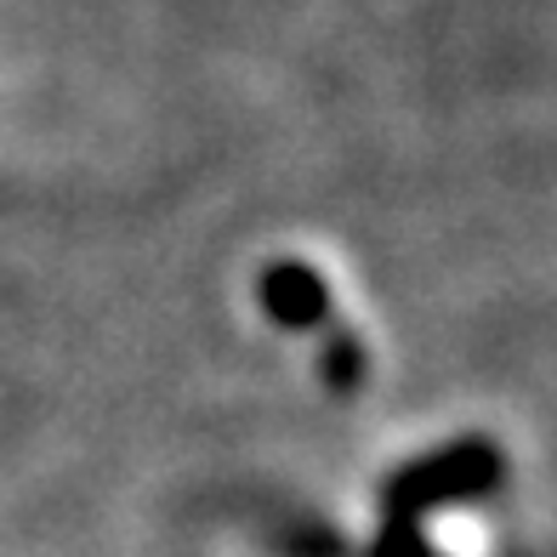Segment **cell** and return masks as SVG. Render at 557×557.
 <instances>
[{"instance_id":"cell-1","label":"cell","mask_w":557,"mask_h":557,"mask_svg":"<svg viewBox=\"0 0 557 557\" xmlns=\"http://www.w3.org/2000/svg\"><path fill=\"white\" fill-rule=\"evenodd\" d=\"M495 478V455L484 444H461V449H449L438 455V461H426L416 467L410 478L398 484V506H426V500H438V495H467V490H484Z\"/></svg>"},{"instance_id":"cell-2","label":"cell","mask_w":557,"mask_h":557,"mask_svg":"<svg viewBox=\"0 0 557 557\" xmlns=\"http://www.w3.org/2000/svg\"><path fill=\"white\" fill-rule=\"evenodd\" d=\"M262 296H268V313L285 319V324H319L324 319V285H319V273H308L301 262L273 268Z\"/></svg>"}]
</instances>
